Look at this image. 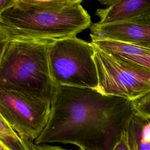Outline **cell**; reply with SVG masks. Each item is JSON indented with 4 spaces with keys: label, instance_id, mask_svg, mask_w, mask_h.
Here are the masks:
<instances>
[{
    "label": "cell",
    "instance_id": "cell-14",
    "mask_svg": "<svg viewBox=\"0 0 150 150\" xmlns=\"http://www.w3.org/2000/svg\"><path fill=\"white\" fill-rule=\"evenodd\" d=\"M26 145L28 147V150H69L64 149L59 146L50 145L47 144H35L33 142L28 140H23ZM81 150V149H79Z\"/></svg>",
    "mask_w": 150,
    "mask_h": 150
},
{
    "label": "cell",
    "instance_id": "cell-7",
    "mask_svg": "<svg viewBox=\"0 0 150 150\" xmlns=\"http://www.w3.org/2000/svg\"><path fill=\"white\" fill-rule=\"evenodd\" d=\"M99 2L107 7L97 10L96 13L100 18L98 24L118 22L150 24V1L104 0Z\"/></svg>",
    "mask_w": 150,
    "mask_h": 150
},
{
    "label": "cell",
    "instance_id": "cell-11",
    "mask_svg": "<svg viewBox=\"0 0 150 150\" xmlns=\"http://www.w3.org/2000/svg\"><path fill=\"white\" fill-rule=\"evenodd\" d=\"M0 140L11 150H28L25 141L0 114Z\"/></svg>",
    "mask_w": 150,
    "mask_h": 150
},
{
    "label": "cell",
    "instance_id": "cell-12",
    "mask_svg": "<svg viewBox=\"0 0 150 150\" xmlns=\"http://www.w3.org/2000/svg\"><path fill=\"white\" fill-rule=\"evenodd\" d=\"M137 112L150 117V91L132 100Z\"/></svg>",
    "mask_w": 150,
    "mask_h": 150
},
{
    "label": "cell",
    "instance_id": "cell-9",
    "mask_svg": "<svg viewBox=\"0 0 150 150\" xmlns=\"http://www.w3.org/2000/svg\"><path fill=\"white\" fill-rule=\"evenodd\" d=\"M91 43L119 60L150 71V49L109 40H94Z\"/></svg>",
    "mask_w": 150,
    "mask_h": 150
},
{
    "label": "cell",
    "instance_id": "cell-6",
    "mask_svg": "<svg viewBox=\"0 0 150 150\" xmlns=\"http://www.w3.org/2000/svg\"><path fill=\"white\" fill-rule=\"evenodd\" d=\"M51 103L13 92L0 91V114L23 140L35 141L45 128Z\"/></svg>",
    "mask_w": 150,
    "mask_h": 150
},
{
    "label": "cell",
    "instance_id": "cell-10",
    "mask_svg": "<svg viewBox=\"0 0 150 150\" xmlns=\"http://www.w3.org/2000/svg\"><path fill=\"white\" fill-rule=\"evenodd\" d=\"M133 150H150V117L137 113L126 129Z\"/></svg>",
    "mask_w": 150,
    "mask_h": 150
},
{
    "label": "cell",
    "instance_id": "cell-5",
    "mask_svg": "<svg viewBox=\"0 0 150 150\" xmlns=\"http://www.w3.org/2000/svg\"><path fill=\"white\" fill-rule=\"evenodd\" d=\"M94 46L97 91L131 100L150 91L149 71L124 62Z\"/></svg>",
    "mask_w": 150,
    "mask_h": 150
},
{
    "label": "cell",
    "instance_id": "cell-4",
    "mask_svg": "<svg viewBox=\"0 0 150 150\" xmlns=\"http://www.w3.org/2000/svg\"><path fill=\"white\" fill-rule=\"evenodd\" d=\"M94 46L76 38L53 40L48 53L49 67L55 86L97 90Z\"/></svg>",
    "mask_w": 150,
    "mask_h": 150
},
{
    "label": "cell",
    "instance_id": "cell-8",
    "mask_svg": "<svg viewBox=\"0 0 150 150\" xmlns=\"http://www.w3.org/2000/svg\"><path fill=\"white\" fill-rule=\"evenodd\" d=\"M90 31L92 41L109 40L150 49V24L96 23L90 27Z\"/></svg>",
    "mask_w": 150,
    "mask_h": 150
},
{
    "label": "cell",
    "instance_id": "cell-17",
    "mask_svg": "<svg viewBox=\"0 0 150 150\" xmlns=\"http://www.w3.org/2000/svg\"><path fill=\"white\" fill-rule=\"evenodd\" d=\"M0 150H11L3 142L0 140Z\"/></svg>",
    "mask_w": 150,
    "mask_h": 150
},
{
    "label": "cell",
    "instance_id": "cell-13",
    "mask_svg": "<svg viewBox=\"0 0 150 150\" xmlns=\"http://www.w3.org/2000/svg\"><path fill=\"white\" fill-rule=\"evenodd\" d=\"M11 39V36L8 30L4 26L0 25V62Z\"/></svg>",
    "mask_w": 150,
    "mask_h": 150
},
{
    "label": "cell",
    "instance_id": "cell-1",
    "mask_svg": "<svg viewBox=\"0 0 150 150\" xmlns=\"http://www.w3.org/2000/svg\"><path fill=\"white\" fill-rule=\"evenodd\" d=\"M56 86L48 122L35 144L59 142L81 150H112L137 113L128 98L88 88Z\"/></svg>",
    "mask_w": 150,
    "mask_h": 150
},
{
    "label": "cell",
    "instance_id": "cell-16",
    "mask_svg": "<svg viewBox=\"0 0 150 150\" xmlns=\"http://www.w3.org/2000/svg\"><path fill=\"white\" fill-rule=\"evenodd\" d=\"M15 0H0V21L2 13L9 6L13 5Z\"/></svg>",
    "mask_w": 150,
    "mask_h": 150
},
{
    "label": "cell",
    "instance_id": "cell-3",
    "mask_svg": "<svg viewBox=\"0 0 150 150\" xmlns=\"http://www.w3.org/2000/svg\"><path fill=\"white\" fill-rule=\"evenodd\" d=\"M52 42L11 38L0 62V91L52 103L56 87L49 67Z\"/></svg>",
    "mask_w": 150,
    "mask_h": 150
},
{
    "label": "cell",
    "instance_id": "cell-15",
    "mask_svg": "<svg viewBox=\"0 0 150 150\" xmlns=\"http://www.w3.org/2000/svg\"><path fill=\"white\" fill-rule=\"evenodd\" d=\"M112 150H133L129 142L126 130L122 134Z\"/></svg>",
    "mask_w": 150,
    "mask_h": 150
},
{
    "label": "cell",
    "instance_id": "cell-2",
    "mask_svg": "<svg viewBox=\"0 0 150 150\" xmlns=\"http://www.w3.org/2000/svg\"><path fill=\"white\" fill-rule=\"evenodd\" d=\"M79 0H15L2 14L0 25L11 38L55 40L76 38L90 26Z\"/></svg>",
    "mask_w": 150,
    "mask_h": 150
}]
</instances>
